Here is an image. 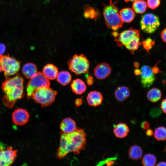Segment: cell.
<instances>
[{
  "instance_id": "37",
  "label": "cell",
  "mask_w": 166,
  "mask_h": 166,
  "mask_svg": "<svg viewBox=\"0 0 166 166\" xmlns=\"http://www.w3.org/2000/svg\"><path fill=\"white\" fill-rule=\"evenodd\" d=\"M75 105L77 106L78 107L80 106L82 103V99L81 98H78L75 101Z\"/></svg>"
},
{
  "instance_id": "24",
  "label": "cell",
  "mask_w": 166,
  "mask_h": 166,
  "mask_svg": "<svg viewBox=\"0 0 166 166\" xmlns=\"http://www.w3.org/2000/svg\"><path fill=\"white\" fill-rule=\"evenodd\" d=\"M162 93L158 89L154 88L148 91L147 94L148 99L150 102L155 103L158 101L161 98Z\"/></svg>"
},
{
  "instance_id": "43",
  "label": "cell",
  "mask_w": 166,
  "mask_h": 166,
  "mask_svg": "<svg viewBox=\"0 0 166 166\" xmlns=\"http://www.w3.org/2000/svg\"><path fill=\"white\" fill-rule=\"evenodd\" d=\"M137 0H124L125 2H134V1Z\"/></svg>"
},
{
  "instance_id": "18",
  "label": "cell",
  "mask_w": 166,
  "mask_h": 166,
  "mask_svg": "<svg viewBox=\"0 0 166 166\" xmlns=\"http://www.w3.org/2000/svg\"><path fill=\"white\" fill-rule=\"evenodd\" d=\"M70 86L73 91L77 95L82 94L86 89V86L85 82L80 79L73 80Z\"/></svg>"
},
{
  "instance_id": "34",
  "label": "cell",
  "mask_w": 166,
  "mask_h": 166,
  "mask_svg": "<svg viewBox=\"0 0 166 166\" xmlns=\"http://www.w3.org/2000/svg\"><path fill=\"white\" fill-rule=\"evenodd\" d=\"M161 37L163 41L166 43V28L162 31L161 33Z\"/></svg>"
},
{
  "instance_id": "10",
  "label": "cell",
  "mask_w": 166,
  "mask_h": 166,
  "mask_svg": "<svg viewBox=\"0 0 166 166\" xmlns=\"http://www.w3.org/2000/svg\"><path fill=\"white\" fill-rule=\"evenodd\" d=\"M17 156V151L12 147L0 145V166L11 165Z\"/></svg>"
},
{
  "instance_id": "45",
  "label": "cell",
  "mask_w": 166,
  "mask_h": 166,
  "mask_svg": "<svg viewBox=\"0 0 166 166\" xmlns=\"http://www.w3.org/2000/svg\"><path fill=\"white\" fill-rule=\"evenodd\" d=\"M165 150L166 151V147H165Z\"/></svg>"
},
{
  "instance_id": "3",
  "label": "cell",
  "mask_w": 166,
  "mask_h": 166,
  "mask_svg": "<svg viewBox=\"0 0 166 166\" xmlns=\"http://www.w3.org/2000/svg\"><path fill=\"white\" fill-rule=\"evenodd\" d=\"M140 31L132 28L124 30L115 38L114 41L119 47L124 46L134 54L139 46L141 44L140 41Z\"/></svg>"
},
{
  "instance_id": "12",
  "label": "cell",
  "mask_w": 166,
  "mask_h": 166,
  "mask_svg": "<svg viewBox=\"0 0 166 166\" xmlns=\"http://www.w3.org/2000/svg\"><path fill=\"white\" fill-rule=\"evenodd\" d=\"M12 118V121L14 124L18 125H23L29 121L30 114L25 109H17L13 112Z\"/></svg>"
},
{
  "instance_id": "25",
  "label": "cell",
  "mask_w": 166,
  "mask_h": 166,
  "mask_svg": "<svg viewBox=\"0 0 166 166\" xmlns=\"http://www.w3.org/2000/svg\"><path fill=\"white\" fill-rule=\"evenodd\" d=\"M132 8L133 10L136 13L143 14L146 11L147 4L144 0H137L134 2Z\"/></svg>"
},
{
  "instance_id": "17",
  "label": "cell",
  "mask_w": 166,
  "mask_h": 166,
  "mask_svg": "<svg viewBox=\"0 0 166 166\" xmlns=\"http://www.w3.org/2000/svg\"><path fill=\"white\" fill-rule=\"evenodd\" d=\"M43 73L48 79L53 80L57 77L58 73L57 67L51 64H48L43 68Z\"/></svg>"
},
{
  "instance_id": "38",
  "label": "cell",
  "mask_w": 166,
  "mask_h": 166,
  "mask_svg": "<svg viewBox=\"0 0 166 166\" xmlns=\"http://www.w3.org/2000/svg\"><path fill=\"white\" fill-rule=\"evenodd\" d=\"M153 133L154 132L152 129L148 128L146 130V133L148 136H152L153 134Z\"/></svg>"
},
{
  "instance_id": "15",
  "label": "cell",
  "mask_w": 166,
  "mask_h": 166,
  "mask_svg": "<svg viewBox=\"0 0 166 166\" xmlns=\"http://www.w3.org/2000/svg\"><path fill=\"white\" fill-rule=\"evenodd\" d=\"M60 128L62 132L66 133L72 132L77 129L76 122L69 117L65 118L62 120Z\"/></svg>"
},
{
  "instance_id": "2",
  "label": "cell",
  "mask_w": 166,
  "mask_h": 166,
  "mask_svg": "<svg viewBox=\"0 0 166 166\" xmlns=\"http://www.w3.org/2000/svg\"><path fill=\"white\" fill-rule=\"evenodd\" d=\"M23 78L19 75L9 78L3 82L2 89L4 93L2 101L8 108H11L16 101L23 95Z\"/></svg>"
},
{
  "instance_id": "44",
  "label": "cell",
  "mask_w": 166,
  "mask_h": 166,
  "mask_svg": "<svg viewBox=\"0 0 166 166\" xmlns=\"http://www.w3.org/2000/svg\"><path fill=\"white\" fill-rule=\"evenodd\" d=\"M2 68H1V65H0V72H1V71H2Z\"/></svg>"
},
{
  "instance_id": "29",
  "label": "cell",
  "mask_w": 166,
  "mask_h": 166,
  "mask_svg": "<svg viewBox=\"0 0 166 166\" xmlns=\"http://www.w3.org/2000/svg\"><path fill=\"white\" fill-rule=\"evenodd\" d=\"M160 0H147V4L148 7L153 10L156 8L160 4Z\"/></svg>"
},
{
  "instance_id": "20",
  "label": "cell",
  "mask_w": 166,
  "mask_h": 166,
  "mask_svg": "<svg viewBox=\"0 0 166 166\" xmlns=\"http://www.w3.org/2000/svg\"><path fill=\"white\" fill-rule=\"evenodd\" d=\"M119 14L122 22L126 23L131 22L133 20L135 16L134 10L129 8L122 9Z\"/></svg>"
},
{
  "instance_id": "23",
  "label": "cell",
  "mask_w": 166,
  "mask_h": 166,
  "mask_svg": "<svg viewBox=\"0 0 166 166\" xmlns=\"http://www.w3.org/2000/svg\"><path fill=\"white\" fill-rule=\"evenodd\" d=\"M57 80L60 84L63 85H68L72 80V76L70 73L66 71H62L58 73Z\"/></svg>"
},
{
  "instance_id": "6",
  "label": "cell",
  "mask_w": 166,
  "mask_h": 166,
  "mask_svg": "<svg viewBox=\"0 0 166 166\" xmlns=\"http://www.w3.org/2000/svg\"><path fill=\"white\" fill-rule=\"evenodd\" d=\"M89 65V60L83 54L74 55L68 61L69 69L76 75L88 73Z\"/></svg>"
},
{
  "instance_id": "1",
  "label": "cell",
  "mask_w": 166,
  "mask_h": 166,
  "mask_svg": "<svg viewBox=\"0 0 166 166\" xmlns=\"http://www.w3.org/2000/svg\"><path fill=\"white\" fill-rule=\"evenodd\" d=\"M86 144V135L83 129H77L69 133L61 132L60 143L57 150L56 156L57 159L64 158L70 152L79 154L85 149Z\"/></svg>"
},
{
  "instance_id": "31",
  "label": "cell",
  "mask_w": 166,
  "mask_h": 166,
  "mask_svg": "<svg viewBox=\"0 0 166 166\" xmlns=\"http://www.w3.org/2000/svg\"><path fill=\"white\" fill-rule=\"evenodd\" d=\"M160 108L161 110L166 114V98L162 101L160 105Z\"/></svg>"
},
{
  "instance_id": "13",
  "label": "cell",
  "mask_w": 166,
  "mask_h": 166,
  "mask_svg": "<svg viewBox=\"0 0 166 166\" xmlns=\"http://www.w3.org/2000/svg\"><path fill=\"white\" fill-rule=\"evenodd\" d=\"M111 72V68L107 63L102 62L99 64L95 67L94 74L98 79L103 80L108 77Z\"/></svg>"
},
{
  "instance_id": "4",
  "label": "cell",
  "mask_w": 166,
  "mask_h": 166,
  "mask_svg": "<svg viewBox=\"0 0 166 166\" xmlns=\"http://www.w3.org/2000/svg\"><path fill=\"white\" fill-rule=\"evenodd\" d=\"M103 14L105 24L108 27L116 30L122 27L123 22L118 8L112 3L111 1L109 5L104 7Z\"/></svg>"
},
{
  "instance_id": "42",
  "label": "cell",
  "mask_w": 166,
  "mask_h": 166,
  "mask_svg": "<svg viewBox=\"0 0 166 166\" xmlns=\"http://www.w3.org/2000/svg\"><path fill=\"white\" fill-rule=\"evenodd\" d=\"M118 33L117 32H114L113 33H112V35H113V37H114L115 38L117 37L118 35Z\"/></svg>"
},
{
  "instance_id": "21",
  "label": "cell",
  "mask_w": 166,
  "mask_h": 166,
  "mask_svg": "<svg viewBox=\"0 0 166 166\" xmlns=\"http://www.w3.org/2000/svg\"><path fill=\"white\" fill-rule=\"evenodd\" d=\"M22 72L26 77L30 79L38 72L37 68L36 65L34 63H27L23 66Z\"/></svg>"
},
{
  "instance_id": "19",
  "label": "cell",
  "mask_w": 166,
  "mask_h": 166,
  "mask_svg": "<svg viewBox=\"0 0 166 166\" xmlns=\"http://www.w3.org/2000/svg\"><path fill=\"white\" fill-rule=\"evenodd\" d=\"M130 95V92L129 89L124 86L118 87L114 92L116 99L119 101L125 100L129 97Z\"/></svg>"
},
{
  "instance_id": "7",
  "label": "cell",
  "mask_w": 166,
  "mask_h": 166,
  "mask_svg": "<svg viewBox=\"0 0 166 166\" xmlns=\"http://www.w3.org/2000/svg\"><path fill=\"white\" fill-rule=\"evenodd\" d=\"M50 82L42 73L38 72L31 78L27 85L26 92L28 98L31 97L34 93L38 89L49 87Z\"/></svg>"
},
{
  "instance_id": "33",
  "label": "cell",
  "mask_w": 166,
  "mask_h": 166,
  "mask_svg": "<svg viewBox=\"0 0 166 166\" xmlns=\"http://www.w3.org/2000/svg\"><path fill=\"white\" fill-rule=\"evenodd\" d=\"M86 80V83L88 85H91L93 84V78L92 76H89L87 77Z\"/></svg>"
},
{
  "instance_id": "32",
  "label": "cell",
  "mask_w": 166,
  "mask_h": 166,
  "mask_svg": "<svg viewBox=\"0 0 166 166\" xmlns=\"http://www.w3.org/2000/svg\"><path fill=\"white\" fill-rule=\"evenodd\" d=\"M150 127V123L146 121H143L141 124V128L144 130H146L149 128Z\"/></svg>"
},
{
  "instance_id": "9",
  "label": "cell",
  "mask_w": 166,
  "mask_h": 166,
  "mask_svg": "<svg viewBox=\"0 0 166 166\" xmlns=\"http://www.w3.org/2000/svg\"><path fill=\"white\" fill-rule=\"evenodd\" d=\"M160 25L158 17L152 13H147L142 17L140 21L141 30L148 34L154 32Z\"/></svg>"
},
{
  "instance_id": "14",
  "label": "cell",
  "mask_w": 166,
  "mask_h": 166,
  "mask_svg": "<svg viewBox=\"0 0 166 166\" xmlns=\"http://www.w3.org/2000/svg\"><path fill=\"white\" fill-rule=\"evenodd\" d=\"M88 104L92 106L97 107L101 105L102 102L103 97L101 93L97 91L90 92L86 97Z\"/></svg>"
},
{
  "instance_id": "16",
  "label": "cell",
  "mask_w": 166,
  "mask_h": 166,
  "mask_svg": "<svg viewBox=\"0 0 166 166\" xmlns=\"http://www.w3.org/2000/svg\"><path fill=\"white\" fill-rule=\"evenodd\" d=\"M129 131L127 125L125 123L120 122L114 127L113 132L115 136L119 138H122L126 137Z\"/></svg>"
},
{
  "instance_id": "30",
  "label": "cell",
  "mask_w": 166,
  "mask_h": 166,
  "mask_svg": "<svg viewBox=\"0 0 166 166\" xmlns=\"http://www.w3.org/2000/svg\"><path fill=\"white\" fill-rule=\"evenodd\" d=\"M162 113L161 110L160 109L156 108L153 109L150 112V115L153 117H158Z\"/></svg>"
},
{
  "instance_id": "26",
  "label": "cell",
  "mask_w": 166,
  "mask_h": 166,
  "mask_svg": "<svg viewBox=\"0 0 166 166\" xmlns=\"http://www.w3.org/2000/svg\"><path fill=\"white\" fill-rule=\"evenodd\" d=\"M156 162V156L151 153L144 155L142 159V163L144 166H153L155 165Z\"/></svg>"
},
{
  "instance_id": "27",
  "label": "cell",
  "mask_w": 166,
  "mask_h": 166,
  "mask_svg": "<svg viewBox=\"0 0 166 166\" xmlns=\"http://www.w3.org/2000/svg\"><path fill=\"white\" fill-rule=\"evenodd\" d=\"M155 138L158 141H165L166 140V128L164 126H160L156 128L153 133Z\"/></svg>"
},
{
  "instance_id": "40",
  "label": "cell",
  "mask_w": 166,
  "mask_h": 166,
  "mask_svg": "<svg viewBox=\"0 0 166 166\" xmlns=\"http://www.w3.org/2000/svg\"><path fill=\"white\" fill-rule=\"evenodd\" d=\"M157 166H166V162L165 161H161L159 162Z\"/></svg>"
},
{
  "instance_id": "22",
  "label": "cell",
  "mask_w": 166,
  "mask_h": 166,
  "mask_svg": "<svg viewBox=\"0 0 166 166\" xmlns=\"http://www.w3.org/2000/svg\"><path fill=\"white\" fill-rule=\"evenodd\" d=\"M143 153L142 149L140 146L137 145H134L129 148L128 156L131 159L134 160H137L141 158Z\"/></svg>"
},
{
  "instance_id": "28",
  "label": "cell",
  "mask_w": 166,
  "mask_h": 166,
  "mask_svg": "<svg viewBox=\"0 0 166 166\" xmlns=\"http://www.w3.org/2000/svg\"><path fill=\"white\" fill-rule=\"evenodd\" d=\"M154 44V41L151 38H148L142 42L141 44H142L144 49L148 52Z\"/></svg>"
},
{
  "instance_id": "5",
  "label": "cell",
  "mask_w": 166,
  "mask_h": 166,
  "mask_svg": "<svg viewBox=\"0 0 166 166\" xmlns=\"http://www.w3.org/2000/svg\"><path fill=\"white\" fill-rule=\"evenodd\" d=\"M57 92L49 87L42 88L36 90L31 97L42 107L49 106L53 103Z\"/></svg>"
},
{
  "instance_id": "39",
  "label": "cell",
  "mask_w": 166,
  "mask_h": 166,
  "mask_svg": "<svg viewBox=\"0 0 166 166\" xmlns=\"http://www.w3.org/2000/svg\"><path fill=\"white\" fill-rule=\"evenodd\" d=\"M134 73L135 75H136L137 76L140 75L141 74L140 70L138 69V68L134 70Z\"/></svg>"
},
{
  "instance_id": "36",
  "label": "cell",
  "mask_w": 166,
  "mask_h": 166,
  "mask_svg": "<svg viewBox=\"0 0 166 166\" xmlns=\"http://www.w3.org/2000/svg\"><path fill=\"white\" fill-rule=\"evenodd\" d=\"M6 50L5 45L2 43H0V55L3 53Z\"/></svg>"
},
{
  "instance_id": "8",
  "label": "cell",
  "mask_w": 166,
  "mask_h": 166,
  "mask_svg": "<svg viewBox=\"0 0 166 166\" xmlns=\"http://www.w3.org/2000/svg\"><path fill=\"white\" fill-rule=\"evenodd\" d=\"M0 65L6 77L16 74L20 66L19 61L9 55H0Z\"/></svg>"
},
{
  "instance_id": "11",
  "label": "cell",
  "mask_w": 166,
  "mask_h": 166,
  "mask_svg": "<svg viewBox=\"0 0 166 166\" xmlns=\"http://www.w3.org/2000/svg\"><path fill=\"white\" fill-rule=\"evenodd\" d=\"M141 71V82L144 88L149 87L155 80V76L152 72V68L149 66L144 65L142 66Z\"/></svg>"
},
{
  "instance_id": "41",
  "label": "cell",
  "mask_w": 166,
  "mask_h": 166,
  "mask_svg": "<svg viewBox=\"0 0 166 166\" xmlns=\"http://www.w3.org/2000/svg\"><path fill=\"white\" fill-rule=\"evenodd\" d=\"M134 67L136 69L138 68L140 66V64L137 62H135L134 63Z\"/></svg>"
},
{
  "instance_id": "35",
  "label": "cell",
  "mask_w": 166,
  "mask_h": 166,
  "mask_svg": "<svg viewBox=\"0 0 166 166\" xmlns=\"http://www.w3.org/2000/svg\"><path fill=\"white\" fill-rule=\"evenodd\" d=\"M158 63L152 68V72L154 74H156L162 72L160 70L159 68L157 66Z\"/></svg>"
}]
</instances>
